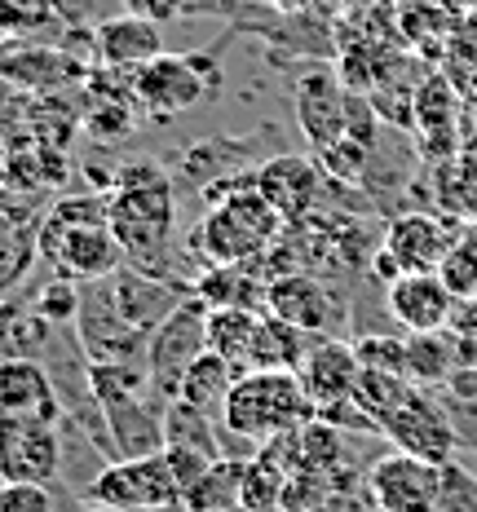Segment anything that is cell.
<instances>
[{
	"instance_id": "cell-27",
	"label": "cell",
	"mask_w": 477,
	"mask_h": 512,
	"mask_svg": "<svg viewBox=\"0 0 477 512\" xmlns=\"http://www.w3.org/2000/svg\"><path fill=\"white\" fill-rule=\"evenodd\" d=\"M433 208L455 217L460 226L477 221V151H455L451 159H442L433 173Z\"/></svg>"
},
{
	"instance_id": "cell-8",
	"label": "cell",
	"mask_w": 477,
	"mask_h": 512,
	"mask_svg": "<svg viewBox=\"0 0 477 512\" xmlns=\"http://www.w3.org/2000/svg\"><path fill=\"white\" fill-rule=\"evenodd\" d=\"M36 248L62 279H76V283L111 279V274L124 265V248L115 243V234H111L106 221L45 217L40 230H36Z\"/></svg>"
},
{
	"instance_id": "cell-6",
	"label": "cell",
	"mask_w": 477,
	"mask_h": 512,
	"mask_svg": "<svg viewBox=\"0 0 477 512\" xmlns=\"http://www.w3.org/2000/svg\"><path fill=\"white\" fill-rule=\"evenodd\" d=\"M464 226L438 208H411L385 221L380 230V248L371 252V279L394 283L398 274L438 270L447 252L460 243Z\"/></svg>"
},
{
	"instance_id": "cell-33",
	"label": "cell",
	"mask_w": 477,
	"mask_h": 512,
	"mask_svg": "<svg viewBox=\"0 0 477 512\" xmlns=\"http://www.w3.org/2000/svg\"><path fill=\"white\" fill-rule=\"evenodd\" d=\"M137 120H142V106L133 98V84L124 80L120 89H111V98H102L84 115V128H89V137H98V142H120V137L137 133Z\"/></svg>"
},
{
	"instance_id": "cell-37",
	"label": "cell",
	"mask_w": 477,
	"mask_h": 512,
	"mask_svg": "<svg viewBox=\"0 0 477 512\" xmlns=\"http://www.w3.org/2000/svg\"><path fill=\"white\" fill-rule=\"evenodd\" d=\"M36 309L49 318V323H58V327H76V309H80V283L76 279H53L45 287V296L36 301Z\"/></svg>"
},
{
	"instance_id": "cell-15",
	"label": "cell",
	"mask_w": 477,
	"mask_h": 512,
	"mask_svg": "<svg viewBox=\"0 0 477 512\" xmlns=\"http://www.w3.org/2000/svg\"><path fill=\"white\" fill-rule=\"evenodd\" d=\"M252 186H257L261 195L279 208V217L292 226V221H305L323 208V190L332 186V177L323 173L318 155L279 151V155L261 159V164L252 168Z\"/></svg>"
},
{
	"instance_id": "cell-17",
	"label": "cell",
	"mask_w": 477,
	"mask_h": 512,
	"mask_svg": "<svg viewBox=\"0 0 477 512\" xmlns=\"http://www.w3.org/2000/svg\"><path fill=\"white\" fill-rule=\"evenodd\" d=\"M265 309L288 318L292 327H301V332H310V336L332 332L336 314H341L332 287L318 279L314 270H288V274H279V279H270V287H265Z\"/></svg>"
},
{
	"instance_id": "cell-40",
	"label": "cell",
	"mask_w": 477,
	"mask_h": 512,
	"mask_svg": "<svg viewBox=\"0 0 477 512\" xmlns=\"http://www.w3.org/2000/svg\"><path fill=\"white\" fill-rule=\"evenodd\" d=\"M349 5H354V0H274V9H279V14L314 18V23H323V18H341Z\"/></svg>"
},
{
	"instance_id": "cell-19",
	"label": "cell",
	"mask_w": 477,
	"mask_h": 512,
	"mask_svg": "<svg viewBox=\"0 0 477 512\" xmlns=\"http://www.w3.org/2000/svg\"><path fill=\"white\" fill-rule=\"evenodd\" d=\"M164 53V36H159V23L142 14H120L106 18V23L93 27V58L106 71H120V76H133L137 67H146L151 58Z\"/></svg>"
},
{
	"instance_id": "cell-4",
	"label": "cell",
	"mask_w": 477,
	"mask_h": 512,
	"mask_svg": "<svg viewBox=\"0 0 477 512\" xmlns=\"http://www.w3.org/2000/svg\"><path fill=\"white\" fill-rule=\"evenodd\" d=\"M292 111H296V128H301V137L310 142L314 155L332 151L345 137L376 142L380 128L371 102H358L345 76H336V71H305L292 89Z\"/></svg>"
},
{
	"instance_id": "cell-32",
	"label": "cell",
	"mask_w": 477,
	"mask_h": 512,
	"mask_svg": "<svg viewBox=\"0 0 477 512\" xmlns=\"http://www.w3.org/2000/svg\"><path fill=\"white\" fill-rule=\"evenodd\" d=\"M407 393H411L407 376L363 367V371H358V384H354V407H358V415H363L371 429H376V437H380V424H385L389 415L402 407V398H407Z\"/></svg>"
},
{
	"instance_id": "cell-7",
	"label": "cell",
	"mask_w": 477,
	"mask_h": 512,
	"mask_svg": "<svg viewBox=\"0 0 477 512\" xmlns=\"http://www.w3.org/2000/svg\"><path fill=\"white\" fill-rule=\"evenodd\" d=\"M358 371H363V362H358V354H354V340L314 336L310 349H305V358H301V367H296V376H301L305 393H310L314 411L323 415V420L341 424V429L358 424V429L376 433L363 415H358V407H354Z\"/></svg>"
},
{
	"instance_id": "cell-21",
	"label": "cell",
	"mask_w": 477,
	"mask_h": 512,
	"mask_svg": "<svg viewBox=\"0 0 477 512\" xmlns=\"http://www.w3.org/2000/svg\"><path fill=\"white\" fill-rule=\"evenodd\" d=\"M248 151H257V137H212V142H199L182 151L173 168H168V177L177 181V186L190 190H212V186H226V181H235L243 173H252L248 168Z\"/></svg>"
},
{
	"instance_id": "cell-24",
	"label": "cell",
	"mask_w": 477,
	"mask_h": 512,
	"mask_svg": "<svg viewBox=\"0 0 477 512\" xmlns=\"http://www.w3.org/2000/svg\"><path fill=\"white\" fill-rule=\"evenodd\" d=\"M464 367L460 340L447 327L442 332H407V380L420 389H442Z\"/></svg>"
},
{
	"instance_id": "cell-39",
	"label": "cell",
	"mask_w": 477,
	"mask_h": 512,
	"mask_svg": "<svg viewBox=\"0 0 477 512\" xmlns=\"http://www.w3.org/2000/svg\"><path fill=\"white\" fill-rule=\"evenodd\" d=\"M0 512H53L45 482H0Z\"/></svg>"
},
{
	"instance_id": "cell-16",
	"label": "cell",
	"mask_w": 477,
	"mask_h": 512,
	"mask_svg": "<svg viewBox=\"0 0 477 512\" xmlns=\"http://www.w3.org/2000/svg\"><path fill=\"white\" fill-rule=\"evenodd\" d=\"M451 309L455 292L438 270L398 274L394 283H385V314L402 332H442L451 323Z\"/></svg>"
},
{
	"instance_id": "cell-38",
	"label": "cell",
	"mask_w": 477,
	"mask_h": 512,
	"mask_svg": "<svg viewBox=\"0 0 477 512\" xmlns=\"http://www.w3.org/2000/svg\"><path fill=\"white\" fill-rule=\"evenodd\" d=\"M438 512H477V482L469 473H460L455 464H442Z\"/></svg>"
},
{
	"instance_id": "cell-10",
	"label": "cell",
	"mask_w": 477,
	"mask_h": 512,
	"mask_svg": "<svg viewBox=\"0 0 477 512\" xmlns=\"http://www.w3.org/2000/svg\"><path fill=\"white\" fill-rule=\"evenodd\" d=\"M84 504H111L124 512L164 508V504H182V486H177L168 455L155 451V455H137V460H106L102 473L84 486Z\"/></svg>"
},
{
	"instance_id": "cell-42",
	"label": "cell",
	"mask_w": 477,
	"mask_h": 512,
	"mask_svg": "<svg viewBox=\"0 0 477 512\" xmlns=\"http://www.w3.org/2000/svg\"><path fill=\"white\" fill-rule=\"evenodd\" d=\"M142 512H190L186 504H164V508H142Z\"/></svg>"
},
{
	"instance_id": "cell-18",
	"label": "cell",
	"mask_w": 477,
	"mask_h": 512,
	"mask_svg": "<svg viewBox=\"0 0 477 512\" xmlns=\"http://www.w3.org/2000/svg\"><path fill=\"white\" fill-rule=\"evenodd\" d=\"M111 287H115V305H120V314L146 336H151L155 327L190 296L186 283L164 279V274H151V270H137V265H129V261L111 274Z\"/></svg>"
},
{
	"instance_id": "cell-20",
	"label": "cell",
	"mask_w": 477,
	"mask_h": 512,
	"mask_svg": "<svg viewBox=\"0 0 477 512\" xmlns=\"http://www.w3.org/2000/svg\"><path fill=\"white\" fill-rule=\"evenodd\" d=\"M0 411L67 420L58 380L40 358H0Z\"/></svg>"
},
{
	"instance_id": "cell-13",
	"label": "cell",
	"mask_w": 477,
	"mask_h": 512,
	"mask_svg": "<svg viewBox=\"0 0 477 512\" xmlns=\"http://www.w3.org/2000/svg\"><path fill=\"white\" fill-rule=\"evenodd\" d=\"M62 477V420L0 411V482H45Z\"/></svg>"
},
{
	"instance_id": "cell-41",
	"label": "cell",
	"mask_w": 477,
	"mask_h": 512,
	"mask_svg": "<svg viewBox=\"0 0 477 512\" xmlns=\"http://www.w3.org/2000/svg\"><path fill=\"white\" fill-rule=\"evenodd\" d=\"M124 9L151 18V23H173L182 14H195V0H124Z\"/></svg>"
},
{
	"instance_id": "cell-2",
	"label": "cell",
	"mask_w": 477,
	"mask_h": 512,
	"mask_svg": "<svg viewBox=\"0 0 477 512\" xmlns=\"http://www.w3.org/2000/svg\"><path fill=\"white\" fill-rule=\"evenodd\" d=\"M208 212L199 226L186 234V252L195 256V270H212V265H243L257 261L283 239L288 221L279 208L252 186V173H243L226 186L204 190Z\"/></svg>"
},
{
	"instance_id": "cell-28",
	"label": "cell",
	"mask_w": 477,
	"mask_h": 512,
	"mask_svg": "<svg viewBox=\"0 0 477 512\" xmlns=\"http://www.w3.org/2000/svg\"><path fill=\"white\" fill-rule=\"evenodd\" d=\"M235 380H239L235 362L221 358V354H212V349H204V354L190 362V371L182 376V393H177V398L195 402L199 411H208V415H217V420H221V407H226Z\"/></svg>"
},
{
	"instance_id": "cell-22",
	"label": "cell",
	"mask_w": 477,
	"mask_h": 512,
	"mask_svg": "<svg viewBox=\"0 0 477 512\" xmlns=\"http://www.w3.org/2000/svg\"><path fill=\"white\" fill-rule=\"evenodd\" d=\"M411 128L420 133L429 159H451L464 151V128H460V98L442 76H429L416 89V106H411Z\"/></svg>"
},
{
	"instance_id": "cell-36",
	"label": "cell",
	"mask_w": 477,
	"mask_h": 512,
	"mask_svg": "<svg viewBox=\"0 0 477 512\" xmlns=\"http://www.w3.org/2000/svg\"><path fill=\"white\" fill-rule=\"evenodd\" d=\"M438 274L447 279V287L455 292V301H469L477 296V243L469 234H460V243L447 252V261L438 265Z\"/></svg>"
},
{
	"instance_id": "cell-23",
	"label": "cell",
	"mask_w": 477,
	"mask_h": 512,
	"mask_svg": "<svg viewBox=\"0 0 477 512\" xmlns=\"http://www.w3.org/2000/svg\"><path fill=\"white\" fill-rule=\"evenodd\" d=\"M265 287H270V279L261 274V265L243 261V265H212V270H199V279L190 292H195L208 309H217V305L265 309Z\"/></svg>"
},
{
	"instance_id": "cell-12",
	"label": "cell",
	"mask_w": 477,
	"mask_h": 512,
	"mask_svg": "<svg viewBox=\"0 0 477 512\" xmlns=\"http://www.w3.org/2000/svg\"><path fill=\"white\" fill-rule=\"evenodd\" d=\"M76 340L89 362H146V332L120 314L111 279L80 283Z\"/></svg>"
},
{
	"instance_id": "cell-3",
	"label": "cell",
	"mask_w": 477,
	"mask_h": 512,
	"mask_svg": "<svg viewBox=\"0 0 477 512\" xmlns=\"http://www.w3.org/2000/svg\"><path fill=\"white\" fill-rule=\"evenodd\" d=\"M314 402L305 384L288 367H252L239 371L235 389H230L226 407H221V424L226 433L243 446H261L270 437L296 433L301 424L314 420Z\"/></svg>"
},
{
	"instance_id": "cell-34",
	"label": "cell",
	"mask_w": 477,
	"mask_h": 512,
	"mask_svg": "<svg viewBox=\"0 0 477 512\" xmlns=\"http://www.w3.org/2000/svg\"><path fill=\"white\" fill-rule=\"evenodd\" d=\"M354 354L371 371L407 376V332H363L354 336Z\"/></svg>"
},
{
	"instance_id": "cell-29",
	"label": "cell",
	"mask_w": 477,
	"mask_h": 512,
	"mask_svg": "<svg viewBox=\"0 0 477 512\" xmlns=\"http://www.w3.org/2000/svg\"><path fill=\"white\" fill-rule=\"evenodd\" d=\"M0 71L14 84H23V89H58V84L84 76L80 62H71L62 49H36V45L9 53V58L0 62Z\"/></svg>"
},
{
	"instance_id": "cell-25",
	"label": "cell",
	"mask_w": 477,
	"mask_h": 512,
	"mask_svg": "<svg viewBox=\"0 0 477 512\" xmlns=\"http://www.w3.org/2000/svg\"><path fill=\"white\" fill-rule=\"evenodd\" d=\"M226 424L217 415L199 411L195 402L173 398L164 407V446H186V451H204L212 460H226Z\"/></svg>"
},
{
	"instance_id": "cell-31",
	"label": "cell",
	"mask_w": 477,
	"mask_h": 512,
	"mask_svg": "<svg viewBox=\"0 0 477 512\" xmlns=\"http://www.w3.org/2000/svg\"><path fill=\"white\" fill-rule=\"evenodd\" d=\"M243 464L248 460H235V455L217 460L204 473V482L186 490L182 504L190 512H243Z\"/></svg>"
},
{
	"instance_id": "cell-11",
	"label": "cell",
	"mask_w": 477,
	"mask_h": 512,
	"mask_svg": "<svg viewBox=\"0 0 477 512\" xmlns=\"http://www.w3.org/2000/svg\"><path fill=\"white\" fill-rule=\"evenodd\" d=\"M380 437L394 451L420 455L429 464H451L455 451H460V424L451 420L447 402L433 398V389H420V384H411L402 407L380 424Z\"/></svg>"
},
{
	"instance_id": "cell-44",
	"label": "cell",
	"mask_w": 477,
	"mask_h": 512,
	"mask_svg": "<svg viewBox=\"0 0 477 512\" xmlns=\"http://www.w3.org/2000/svg\"><path fill=\"white\" fill-rule=\"evenodd\" d=\"M464 234H469V239L477 243V221H469V226H464Z\"/></svg>"
},
{
	"instance_id": "cell-30",
	"label": "cell",
	"mask_w": 477,
	"mask_h": 512,
	"mask_svg": "<svg viewBox=\"0 0 477 512\" xmlns=\"http://www.w3.org/2000/svg\"><path fill=\"white\" fill-rule=\"evenodd\" d=\"M310 340H314L310 332H301V327H292L288 318H279V314L265 309L257 345H252V367H288V371H296L301 358H305V349H310Z\"/></svg>"
},
{
	"instance_id": "cell-9",
	"label": "cell",
	"mask_w": 477,
	"mask_h": 512,
	"mask_svg": "<svg viewBox=\"0 0 477 512\" xmlns=\"http://www.w3.org/2000/svg\"><path fill=\"white\" fill-rule=\"evenodd\" d=\"M204 349H208V305L190 292L186 301L146 336V376H151V389L159 398L173 402L177 393H182V376Z\"/></svg>"
},
{
	"instance_id": "cell-26",
	"label": "cell",
	"mask_w": 477,
	"mask_h": 512,
	"mask_svg": "<svg viewBox=\"0 0 477 512\" xmlns=\"http://www.w3.org/2000/svg\"><path fill=\"white\" fill-rule=\"evenodd\" d=\"M261 314L265 309L252 305H217L208 309V349L221 358H230L239 371L252 367V345L261 332Z\"/></svg>"
},
{
	"instance_id": "cell-14",
	"label": "cell",
	"mask_w": 477,
	"mask_h": 512,
	"mask_svg": "<svg viewBox=\"0 0 477 512\" xmlns=\"http://www.w3.org/2000/svg\"><path fill=\"white\" fill-rule=\"evenodd\" d=\"M442 464H429L420 455L389 451L367 468V499L380 512H438Z\"/></svg>"
},
{
	"instance_id": "cell-43",
	"label": "cell",
	"mask_w": 477,
	"mask_h": 512,
	"mask_svg": "<svg viewBox=\"0 0 477 512\" xmlns=\"http://www.w3.org/2000/svg\"><path fill=\"white\" fill-rule=\"evenodd\" d=\"M84 512H124V508H111V504H89Z\"/></svg>"
},
{
	"instance_id": "cell-1",
	"label": "cell",
	"mask_w": 477,
	"mask_h": 512,
	"mask_svg": "<svg viewBox=\"0 0 477 512\" xmlns=\"http://www.w3.org/2000/svg\"><path fill=\"white\" fill-rule=\"evenodd\" d=\"M106 226L124 248V261L137 270L173 274L177 256V181L159 164H129L115 173V190L106 195ZM186 283V279H177ZM190 287V283H186Z\"/></svg>"
},
{
	"instance_id": "cell-5",
	"label": "cell",
	"mask_w": 477,
	"mask_h": 512,
	"mask_svg": "<svg viewBox=\"0 0 477 512\" xmlns=\"http://www.w3.org/2000/svg\"><path fill=\"white\" fill-rule=\"evenodd\" d=\"M133 98L142 106L146 120L168 124L177 115L195 111L204 98H212L221 84V62L212 49H195V53H159L146 67H137L133 76Z\"/></svg>"
},
{
	"instance_id": "cell-35",
	"label": "cell",
	"mask_w": 477,
	"mask_h": 512,
	"mask_svg": "<svg viewBox=\"0 0 477 512\" xmlns=\"http://www.w3.org/2000/svg\"><path fill=\"white\" fill-rule=\"evenodd\" d=\"M40 256L36 248V230H0V301L14 283H23V274L31 270V261Z\"/></svg>"
}]
</instances>
